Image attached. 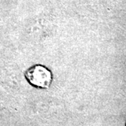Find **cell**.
I'll return each instance as SVG.
<instances>
[{"mask_svg": "<svg viewBox=\"0 0 126 126\" xmlns=\"http://www.w3.org/2000/svg\"><path fill=\"white\" fill-rule=\"evenodd\" d=\"M24 77L32 87L41 90L50 88L54 80L52 71L42 64H34L27 68Z\"/></svg>", "mask_w": 126, "mask_h": 126, "instance_id": "6da1fadb", "label": "cell"}, {"mask_svg": "<svg viewBox=\"0 0 126 126\" xmlns=\"http://www.w3.org/2000/svg\"></svg>", "mask_w": 126, "mask_h": 126, "instance_id": "7a4b0ae2", "label": "cell"}]
</instances>
